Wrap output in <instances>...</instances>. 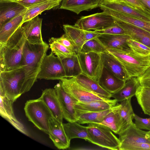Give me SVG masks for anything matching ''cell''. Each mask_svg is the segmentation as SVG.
<instances>
[{
	"label": "cell",
	"instance_id": "cell-15",
	"mask_svg": "<svg viewBox=\"0 0 150 150\" xmlns=\"http://www.w3.org/2000/svg\"><path fill=\"white\" fill-rule=\"evenodd\" d=\"M49 129L48 135L56 147L60 149L69 147L70 140L66 134L62 122L52 117L50 121Z\"/></svg>",
	"mask_w": 150,
	"mask_h": 150
},
{
	"label": "cell",
	"instance_id": "cell-34",
	"mask_svg": "<svg viewBox=\"0 0 150 150\" xmlns=\"http://www.w3.org/2000/svg\"><path fill=\"white\" fill-rule=\"evenodd\" d=\"M66 78L76 77L82 73L77 54L62 60Z\"/></svg>",
	"mask_w": 150,
	"mask_h": 150
},
{
	"label": "cell",
	"instance_id": "cell-13",
	"mask_svg": "<svg viewBox=\"0 0 150 150\" xmlns=\"http://www.w3.org/2000/svg\"><path fill=\"white\" fill-rule=\"evenodd\" d=\"M101 9H108L135 17L142 20L150 22V13L132 7L117 1L102 0L99 7Z\"/></svg>",
	"mask_w": 150,
	"mask_h": 150
},
{
	"label": "cell",
	"instance_id": "cell-43",
	"mask_svg": "<svg viewBox=\"0 0 150 150\" xmlns=\"http://www.w3.org/2000/svg\"><path fill=\"white\" fill-rule=\"evenodd\" d=\"M115 0L128 5L132 7L147 12L150 11L139 0Z\"/></svg>",
	"mask_w": 150,
	"mask_h": 150
},
{
	"label": "cell",
	"instance_id": "cell-32",
	"mask_svg": "<svg viewBox=\"0 0 150 150\" xmlns=\"http://www.w3.org/2000/svg\"><path fill=\"white\" fill-rule=\"evenodd\" d=\"M131 98L125 99L120 103L119 112L122 122L120 133L128 128L133 122L132 119L134 113L131 103Z\"/></svg>",
	"mask_w": 150,
	"mask_h": 150
},
{
	"label": "cell",
	"instance_id": "cell-30",
	"mask_svg": "<svg viewBox=\"0 0 150 150\" xmlns=\"http://www.w3.org/2000/svg\"><path fill=\"white\" fill-rule=\"evenodd\" d=\"M120 104L117 103L113 110L105 117L99 124L109 128L112 132L118 134L120 132L122 125L121 118L119 112Z\"/></svg>",
	"mask_w": 150,
	"mask_h": 150
},
{
	"label": "cell",
	"instance_id": "cell-25",
	"mask_svg": "<svg viewBox=\"0 0 150 150\" xmlns=\"http://www.w3.org/2000/svg\"><path fill=\"white\" fill-rule=\"evenodd\" d=\"M24 12L7 22L0 25V44L5 43L17 30L22 26L23 24Z\"/></svg>",
	"mask_w": 150,
	"mask_h": 150
},
{
	"label": "cell",
	"instance_id": "cell-23",
	"mask_svg": "<svg viewBox=\"0 0 150 150\" xmlns=\"http://www.w3.org/2000/svg\"><path fill=\"white\" fill-rule=\"evenodd\" d=\"M125 34L135 41L150 47V33L140 28L115 20Z\"/></svg>",
	"mask_w": 150,
	"mask_h": 150
},
{
	"label": "cell",
	"instance_id": "cell-27",
	"mask_svg": "<svg viewBox=\"0 0 150 150\" xmlns=\"http://www.w3.org/2000/svg\"><path fill=\"white\" fill-rule=\"evenodd\" d=\"M140 86L137 77L129 78L125 81L124 86L121 89L112 94V98L116 100L117 102L132 98L135 96Z\"/></svg>",
	"mask_w": 150,
	"mask_h": 150
},
{
	"label": "cell",
	"instance_id": "cell-42",
	"mask_svg": "<svg viewBox=\"0 0 150 150\" xmlns=\"http://www.w3.org/2000/svg\"><path fill=\"white\" fill-rule=\"evenodd\" d=\"M133 119L135 120L134 124L137 127L150 131V117L149 118H142L134 113Z\"/></svg>",
	"mask_w": 150,
	"mask_h": 150
},
{
	"label": "cell",
	"instance_id": "cell-37",
	"mask_svg": "<svg viewBox=\"0 0 150 150\" xmlns=\"http://www.w3.org/2000/svg\"><path fill=\"white\" fill-rule=\"evenodd\" d=\"M107 52L108 51L107 49L96 38L86 42L83 45L80 52L83 53L94 52L101 54Z\"/></svg>",
	"mask_w": 150,
	"mask_h": 150
},
{
	"label": "cell",
	"instance_id": "cell-50",
	"mask_svg": "<svg viewBox=\"0 0 150 150\" xmlns=\"http://www.w3.org/2000/svg\"><path fill=\"white\" fill-rule=\"evenodd\" d=\"M62 0H61V1H62Z\"/></svg>",
	"mask_w": 150,
	"mask_h": 150
},
{
	"label": "cell",
	"instance_id": "cell-10",
	"mask_svg": "<svg viewBox=\"0 0 150 150\" xmlns=\"http://www.w3.org/2000/svg\"><path fill=\"white\" fill-rule=\"evenodd\" d=\"M64 90L77 102H87L106 100V99L91 92L80 85L74 77L64 78L60 79Z\"/></svg>",
	"mask_w": 150,
	"mask_h": 150
},
{
	"label": "cell",
	"instance_id": "cell-17",
	"mask_svg": "<svg viewBox=\"0 0 150 150\" xmlns=\"http://www.w3.org/2000/svg\"><path fill=\"white\" fill-rule=\"evenodd\" d=\"M27 8L16 0H0V25L22 13Z\"/></svg>",
	"mask_w": 150,
	"mask_h": 150
},
{
	"label": "cell",
	"instance_id": "cell-29",
	"mask_svg": "<svg viewBox=\"0 0 150 150\" xmlns=\"http://www.w3.org/2000/svg\"><path fill=\"white\" fill-rule=\"evenodd\" d=\"M101 9L116 20L140 28L150 33V22L111 10L105 8Z\"/></svg>",
	"mask_w": 150,
	"mask_h": 150
},
{
	"label": "cell",
	"instance_id": "cell-26",
	"mask_svg": "<svg viewBox=\"0 0 150 150\" xmlns=\"http://www.w3.org/2000/svg\"><path fill=\"white\" fill-rule=\"evenodd\" d=\"M103 67L120 79L126 81L128 78L122 65L108 52L100 54Z\"/></svg>",
	"mask_w": 150,
	"mask_h": 150
},
{
	"label": "cell",
	"instance_id": "cell-9",
	"mask_svg": "<svg viewBox=\"0 0 150 150\" xmlns=\"http://www.w3.org/2000/svg\"><path fill=\"white\" fill-rule=\"evenodd\" d=\"M77 54L82 73L98 82L103 67L100 54L79 52Z\"/></svg>",
	"mask_w": 150,
	"mask_h": 150
},
{
	"label": "cell",
	"instance_id": "cell-47",
	"mask_svg": "<svg viewBox=\"0 0 150 150\" xmlns=\"http://www.w3.org/2000/svg\"><path fill=\"white\" fill-rule=\"evenodd\" d=\"M84 32L86 42L96 38L99 35L95 33L93 31L84 30Z\"/></svg>",
	"mask_w": 150,
	"mask_h": 150
},
{
	"label": "cell",
	"instance_id": "cell-14",
	"mask_svg": "<svg viewBox=\"0 0 150 150\" xmlns=\"http://www.w3.org/2000/svg\"><path fill=\"white\" fill-rule=\"evenodd\" d=\"M117 103L116 100L114 99L87 102H78L74 105V109L78 119L79 117L84 113L110 109L115 106Z\"/></svg>",
	"mask_w": 150,
	"mask_h": 150
},
{
	"label": "cell",
	"instance_id": "cell-33",
	"mask_svg": "<svg viewBox=\"0 0 150 150\" xmlns=\"http://www.w3.org/2000/svg\"><path fill=\"white\" fill-rule=\"evenodd\" d=\"M63 27L64 34L75 43L79 52L86 42L84 30L74 25L65 24Z\"/></svg>",
	"mask_w": 150,
	"mask_h": 150
},
{
	"label": "cell",
	"instance_id": "cell-11",
	"mask_svg": "<svg viewBox=\"0 0 150 150\" xmlns=\"http://www.w3.org/2000/svg\"><path fill=\"white\" fill-rule=\"evenodd\" d=\"M54 88L60 103L64 118L68 122H77L78 119L74 105L78 102L64 90L60 80Z\"/></svg>",
	"mask_w": 150,
	"mask_h": 150
},
{
	"label": "cell",
	"instance_id": "cell-49",
	"mask_svg": "<svg viewBox=\"0 0 150 150\" xmlns=\"http://www.w3.org/2000/svg\"><path fill=\"white\" fill-rule=\"evenodd\" d=\"M148 134L149 136V137L150 138V131H148Z\"/></svg>",
	"mask_w": 150,
	"mask_h": 150
},
{
	"label": "cell",
	"instance_id": "cell-44",
	"mask_svg": "<svg viewBox=\"0 0 150 150\" xmlns=\"http://www.w3.org/2000/svg\"><path fill=\"white\" fill-rule=\"evenodd\" d=\"M120 150H150V143H142L124 146Z\"/></svg>",
	"mask_w": 150,
	"mask_h": 150
},
{
	"label": "cell",
	"instance_id": "cell-46",
	"mask_svg": "<svg viewBox=\"0 0 150 150\" xmlns=\"http://www.w3.org/2000/svg\"><path fill=\"white\" fill-rule=\"evenodd\" d=\"M46 0H16L25 7H28L35 4Z\"/></svg>",
	"mask_w": 150,
	"mask_h": 150
},
{
	"label": "cell",
	"instance_id": "cell-36",
	"mask_svg": "<svg viewBox=\"0 0 150 150\" xmlns=\"http://www.w3.org/2000/svg\"><path fill=\"white\" fill-rule=\"evenodd\" d=\"M115 106L105 110L83 114L79 117L77 122L80 124L100 123L106 116L113 110Z\"/></svg>",
	"mask_w": 150,
	"mask_h": 150
},
{
	"label": "cell",
	"instance_id": "cell-19",
	"mask_svg": "<svg viewBox=\"0 0 150 150\" xmlns=\"http://www.w3.org/2000/svg\"><path fill=\"white\" fill-rule=\"evenodd\" d=\"M47 106L53 117L62 122L64 118L61 107L54 88H47L44 90L40 97Z\"/></svg>",
	"mask_w": 150,
	"mask_h": 150
},
{
	"label": "cell",
	"instance_id": "cell-22",
	"mask_svg": "<svg viewBox=\"0 0 150 150\" xmlns=\"http://www.w3.org/2000/svg\"><path fill=\"white\" fill-rule=\"evenodd\" d=\"M102 0H62L60 8L68 10L79 14L99 7Z\"/></svg>",
	"mask_w": 150,
	"mask_h": 150
},
{
	"label": "cell",
	"instance_id": "cell-7",
	"mask_svg": "<svg viewBox=\"0 0 150 150\" xmlns=\"http://www.w3.org/2000/svg\"><path fill=\"white\" fill-rule=\"evenodd\" d=\"M66 78L62 60L52 52L47 54L42 61L37 79L59 80Z\"/></svg>",
	"mask_w": 150,
	"mask_h": 150
},
{
	"label": "cell",
	"instance_id": "cell-2",
	"mask_svg": "<svg viewBox=\"0 0 150 150\" xmlns=\"http://www.w3.org/2000/svg\"><path fill=\"white\" fill-rule=\"evenodd\" d=\"M49 45L33 44L26 42L23 50L22 66L25 73V83L30 91L37 79L41 64Z\"/></svg>",
	"mask_w": 150,
	"mask_h": 150
},
{
	"label": "cell",
	"instance_id": "cell-3",
	"mask_svg": "<svg viewBox=\"0 0 150 150\" xmlns=\"http://www.w3.org/2000/svg\"><path fill=\"white\" fill-rule=\"evenodd\" d=\"M29 90L25 83V73L23 66L0 72V94L6 96L13 102Z\"/></svg>",
	"mask_w": 150,
	"mask_h": 150
},
{
	"label": "cell",
	"instance_id": "cell-5",
	"mask_svg": "<svg viewBox=\"0 0 150 150\" xmlns=\"http://www.w3.org/2000/svg\"><path fill=\"white\" fill-rule=\"evenodd\" d=\"M24 110L29 121L39 129L47 134H49L50 121L53 117L40 98L27 101L25 104Z\"/></svg>",
	"mask_w": 150,
	"mask_h": 150
},
{
	"label": "cell",
	"instance_id": "cell-1",
	"mask_svg": "<svg viewBox=\"0 0 150 150\" xmlns=\"http://www.w3.org/2000/svg\"><path fill=\"white\" fill-rule=\"evenodd\" d=\"M26 41L21 26L5 43L0 44V72L22 66L23 50Z\"/></svg>",
	"mask_w": 150,
	"mask_h": 150
},
{
	"label": "cell",
	"instance_id": "cell-12",
	"mask_svg": "<svg viewBox=\"0 0 150 150\" xmlns=\"http://www.w3.org/2000/svg\"><path fill=\"white\" fill-rule=\"evenodd\" d=\"M148 131L137 127L133 122L127 129L119 134L120 145L119 149L127 145L142 143H150Z\"/></svg>",
	"mask_w": 150,
	"mask_h": 150
},
{
	"label": "cell",
	"instance_id": "cell-28",
	"mask_svg": "<svg viewBox=\"0 0 150 150\" xmlns=\"http://www.w3.org/2000/svg\"><path fill=\"white\" fill-rule=\"evenodd\" d=\"M74 78L76 81L80 85L88 91L107 99H110L112 98V94L103 89L97 81L83 73Z\"/></svg>",
	"mask_w": 150,
	"mask_h": 150
},
{
	"label": "cell",
	"instance_id": "cell-6",
	"mask_svg": "<svg viewBox=\"0 0 150 150\" xmlns=\"http://www.w3.org/2000/svg\"><path fill=\"white\" fill-rule=\"evenodd\" d=\"M87 126L88 141L99 146L112 150H118L120 142L108 127L99 123H91Z\"/></svg>",
	"mask_w": 150,
	"mask_h": 150
},
{
	"label": "cell",
	"instance_id": "cell-4",
	"mask_svg": "<svg viewBox=\"0 0 150 150\" xmlns=\"http://www.w3.org/2000/svg\"><path fill=\"white\" fill-rule=\"evenodd\" d=\"M107 50L122 65L128 79L131 77H139L150 66V56L139 55L130 49L126 51Z\"/></svg>",
	"mask_w": 150,
	"mask_h": 150
},
{
	"label": "cell",
	"instance_id": "cell-41",
	"mask_svg": "<svg viewBox=\"0 0 150 150\" xmlns=\"http://www.w3.org/2000/svg\"><path fill=\"white\" fill-rule=\"evenodd\" d=\"M93 31L95 33L99 34H125L123 29L116 22V23L114 25L108 28L101 30Z\"/></svg>",
	"mask_w": 150,
	"mask_h": 150
},
{
	"label": "cell",
	"instance_id": "cell-8",
	"mask_svg": "<svg viewBox=\"0 0 150 150\" xmlns=\"http://www.w3.org/2000/svg\"><path fill=\"white\" fill-rule=\"evenodd\" d=\"M115 20L106 12L97 13L82 16L75 23L74 25L84 30H101L114 25Z\"/></svg>",
	"mask_w": 150,
	"mask_h": 150
},
{
	"label": "cell",
	"instance_id": "cell-31",
	"mask_svg": "<svg viewBox=\"0 0 150 150\" xmlns=\"http://www.w3.org/2000/svg\"><path fill=\"white\" fill-rule=\"evenodd\" d=\"M63 125L66 134L70 140L74 138H80L88 141L87 126L81 125L76 121L68 122L63 123Z\"/></svg>",
	"mask_w": 150,
	"mask_h": 150
},
{
	"label": "cell",
	"instance_id": "cell-21",
	"mask_svg": "<svg viewBox=\"0 0 150 150\" xmlns=\"http://www.w3.org/2000/svg\"><path fill=\"white\" fill-rule=\"evenodd\" d=\"M98 82L103 89L112 94L121 89L125 81L120 79L103 67Z\"/></svg>",
	"mask_w": 150,
	"mask_h": 150
},
{
	"label": "cell",
	"instance_id": "cell-45",
	"mask_svg": "<svg viewBox=\"0 0 150 150\" xmlns=\"http://www.w3.org/2000/svg\"><path fill=\"white\" fill-rule=\"evenodd\" d=\"M137 77L141 86L150 88V66L142 75Z\"/></svg>",
	"mask_w": 150,
	"mask_h": 150
},
{
	"label": "cell",
	"instance_id": "cell-38",
	"mask_svg": "<svg viewBox=\"0 0 150 150\" xmlns=\"http://www.w3.org/2000/svg\"><path fill=\"white\" fill-rule=\"evenodd\" d=\"M49 42L52 52L62 60L74 54L63 45L54 40L53 38H50Z\"/></svg>",
	"mask_w": 150,
	"mask_h": 150
},
{
	"label": "cell",
	"instance_id": "cell-24",
	"mask_svg": "<svg viewBox=\"0 0 150 150\" xmlns=\"http://www.w3.org/2000/svg\"><path fill=\"white\" fill-rule=\"evenodd\" d=\"M61 2V0H46L28 7L24 12L23 23L45 11L58 6Z\"/></svg>",
	"mask_w": 150,
	"mask_h": 150
},
{
	"label": "cell",
	"instance_id": "cell-18",
	"mask_svg": "<svg viewBox=\"0 0 150 150\" xmlns=\"http://www.w3.org/2000/svg\"><path fill=\"white\" fill-rule=\"evenodd\" d=\"M0 96L1 116L19 131L26 135H28L27 131L23 125L18 120L15 115L13 108V103L5 95L0 94Z\"/></svg>",
	"mask_w": 150,
	"mask_h": 150
},
{
	"label": "cell",
	"instance_id": "cell-20",
	"mask_svg": "<svg viewBox=\"0 0 150 150\" xmlns=\"http://www.w3.org/2000/svg\"><path fill=\"white\" fill-rule=\"evenodd\" d=\"M97 38L107 49L122 51L130 49L127 42L131 38L127 35L101 34H99Z\"/></svg>",
	"mask_w": 150,
	"mask_h": 150
},
{
	"label": "cell",
	"instance_id": "cell-40",
	"mask_svg": "<svg viewBox=\"0 0 150 150\" xmlns=\"http://www.w3.org/2000/svg\"><path fill=\"white\" fill-rule=\"evenodd\" d=\"M54 40L61 43L74 54L79 53L75 43L64 34L59 38H53Z\"/></svg>",
	"mask_w": 150,
	"mask_h": 150
},
{
	"label": "cell",
	"instance_id": "cell-48",
	"mask_svg": "<svg viewBox=\"0 0 150 150\" xmlns=\"http://www.w3.org/2000/svg\"><path fill=\"white\" fill-rule=\"evenodd\" d=\"M139 0L150 11V0Z\"/></svg>",
	"mask_w": 150,
	"mask_h": 150
},
{
	"label": "cell",
	"instance_id": "cell-39",
	"mask_svg": "<svg viewBox=\"0 0 150 150\" xmlns=\"http://www.w3.org/2000/svg\"><path fill=\"white\" fill-rule=\"evenodd\" d=\"M127 44L130 49L135 54L143 57L150 56V47L139 42L129 39Z\"/></svg>",
	"mask_w": 150,
	"mask_h": 150
},
{
	"label": "cell",
	"instance_id": "cell-35",
	"mask_svg": "<svg viewBox=\"0 0 150 150\" xmlns=\"http://www.w3.org/2000/svg\"><path fill=\"white\" fill-rule=\"evenodd\" d=\"M135 96L144 113L150 115V88L140 85Z\"/></svg>",
	"mask_w": 150,
	"mask_h": 150
},
{
	"label": "cell",
	"instance_id": "cell-16",
	"mask_svg": "<svg viewBox=\"0 0 150 150\" xmlns=\"http://www.w3.org/2000/svg\"><path fill=\"white\" fill-rule=\"evenodd\" d=\"M42 19L38 16L28 21L23 24L22 28L27 42L33 44L45 43L42 39L41 27Z\"/></svg>",
	"mask_w": 150,
	"mask_h": 150
}]
</instances>
